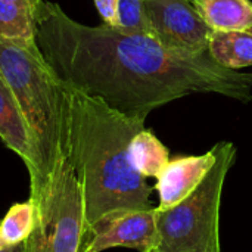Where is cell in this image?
Returning a JSON list of instances; mask_svg holds the SVG:
<instances>
[{
    "label": "cell",
    "mask_w": 252,
    "mask_h": 252,
    "mask_svg": "<svg viewBox=\"0 0 252 252\" xmlns=\"http://www.w3.org/2000/svg\"><path fill=\"white\" fill-rule=\"evenodd\" d=\"M236 149L232 142L217 143V159L201 185L168 210L157 207V252H221L219 221L226 176Z\"/></svg>",
    "instance_id": "277c9868"
},
{
    "label": "cell",
    "mask_w": 252,
    "mask_h": 252,
    "mask_svg": "<svg viewBox=\"0 0 252 252\" xmlns=\"http://www.w3.org/2000/svg\"><path fill=\"white\" fill-rule=\"evenodd\" d=\"M157 242V207L128 210L94 226L87 233L83 252H102L118 247L148 252L155 250Z\"/></svg>",
    "instance_id": "52a82bcc"
},
{
    "label": "cell",
    "mask_w": 252,
    "mask_h": 252,
    "mask_svg": "<svg viewBox=\"0 0 252 252\" xmlns=\"http://www.w3.org/2000/svg\"><path fill=\"white\" fill-rule=\"evenodd\" d=\"M208 52L221 66L242 69L252 66V31H214L210 35Z\"/></svg>",
    "instance_id": "7c38bea8"
},
{
    "label": "cell",
    "mask_w": 252,
    "mask_h": 252,
    "mask_svg": "<svg viewBox=\"0 0 252 252\" xmlns=\"http://www.w3.org/2000/svg\"><path fill=\"white\" fill-rule=\"evenodd\" d=\"M35 223L25 252H83L87 238L84 193L69 155L63 157L34 198Z\"/></svg>",
    "instance_id": "5b68a950"
},
{
    "label": "cell",
    "mask_w": 252,
    "mask_h": 252,
    "mask_svg": "<svg viewBox=\"0 0 252 252\" xmlns=\"http://www.w3.org/2000/svg\"><path fill=\"white\" fill-rule=\"evenodd\" d=\"M128 158L131 167L145 179L158 177L170 162L168 149L146 127L142 128L130 142Z\"/></svg>",
    "instance_id": "4fadbf2b"
},
{
    "label": "cell",
    "mask_w": 252,
    "mask_h": 252,
    "mask_svg": "<svg viewBox=\"0 0 252 252\" xmlns=\"http://www.w3.org/2000/svg\"><path fill=\"white\" fill-rule=\"evenodd\" d=\"M0 139L25 164L27 170L32 161L31 139L27 123L9 84L0 75Z\"/></svg>",
    "instance_id": "30bf717a"
},
{
    "label": "cell",
    "mask_w": 252,
    "mask_h": 252,
    "mask_svg": "<svg viewBox=\"0 0 252 252\" xmlns=\"http://www.w3.org/2000/svg\"><path fill=\"white\" fill-rule=\"evenodd\" d=\"M68 99V155L83 186L87 233L115 214L154 208L152 188L128 158L130 142L145 128V120L72 89Z\"/></svg>",
    "instance_id": "7a4b0ae2"
},
{
    "label": "cell",
    "mask_w": 252,
    "mask_h": 252,
    "mask_svg": "<svg viewBox=\"0 0 252 252\" xmlns=\"http://www.w3.org/2000/svg\"><path fill=\"white\" fill-rule=\"evenodd\" d=\"M148 252H157L155 250H151V251H148Z\"/></svg>",
    "instance_id": "ffe728a7"
},
{
    "label": "cell",
    "mask_w": 252,
    "mask_h": 252,
    "mask_svg": "<svg viewBox=\"0 0 252 252\" xmlns=\"http://www.w3.org/2000/svg\"><path fill=\"white\" fill-rule=\"evenodd\" d=\"M35 18L15 0H0V44L43 58L35 38Z\"/></svg>",
    "instance_id": "9c48e42d"
},
{
    "label": "cell",
    "mask_w": 252,
    "mask_h": 252,
    "mask_svg": "<svg viewBox=\"0 0 252 252\" xmlns=\"http://www.w3.org/2000/svg\"><path fill=\"white\" fill-rule=\"evenodd\" d=\"M0 252H25V250H24V244H19V245H15V247H7V248L1 250Z\"/></svg>",
    "instance_id": "ac0fdd59"
},
{
    "label": "cell",
    "mask_w": 252,
    "mask_h": 252,
    "mask_svg": "<svg viewBox=\"0 0 252 252\" xmlns=\"http://www.w3.org/2000/svg\"><path fill=\"white\" fill-rule=\"evenodd\" d=\"M201 18L214 31H251V0H193Z\"/></svg>",
    "instance_id": "8fae6325"
},
{
    "label": "cell",
    "mask_w": 252,
    "mask_h": 252,
    "mask_svg": "<svg viewBox=\"0 0 252 252\" xmlns=\"http://www.w3.org/2000/svg\"><path fill=\"white\" fill-rule=\"evenodd\" d=\"M35 223V205L31 199L13 204L0 220V235L7 247L24 244Z\"/></svg>",
    "instance_id": "5bb4252c"
},
{
    "label": "cell",
    "mask_w": 252,
    "mask_h": 252,
    "mask_svg": "<svg viewBox=\"0 0 252 252\" xmlns=\"http://www.w3.org/2000/svg\"><path fill=\"white\" fill-rule=\"evenodd\" d=\"M0 75L15 94L28 127L32 149L30 198H34L56 164L68 155V89L43 58L3 44Z\"/></svg>",
    "instance_id": "3957f363"
},
{
    "label": "cell",
    "mask_w": 252,
    "mask_h": 252,
    "mask_svg": "<svg viewBox=\"0 0 252 252\" xmlns=\"http://www.w3.org/2000/svg\"><path fill=\"white\" fill-rule=\"evenodd\" d=\"M103 24L117 27V7L118 0H93Z\"/></svg>",
    "instance_id": "2e32d148"
},
{
    "label": "cell",
    "mask_w": 252,
    "mask_h": 252,
    "mask_svg": "<svg viewBox=\"0 0 252 252\" xmlns=\"http://www.w3.org/2000/svg\"><path fill=\"white\" fill-rule=\"evenodd\" d=\"M154 38L183 53L208 52L213 30L190 0H145Z\"/></svg>",
    "instance_id": "8992f818"
},
{
    "label": "cell",
    "mask_w": 252,
    "mask_h": 252,
    "mask_svg": "<svg viewBox=\"0 0 252 252\" xmlns=\"http://www.w3.org/2000/svg\"><path fill=\"white\" fill-rule=\"evenodd\" d=\"M15 1H18L21 6H24L34 18H37L38 12H40L41 6L44 3V0H15Z\"/></svg>",
    "instance_id": "e0dca14e"
},
{
    "label": "cell",
    "mask_w": 252,
    "mask_h": 252,
    "mask_svg": "<svg viewBox=\"0 0 252 252\" xmlns=\"http://www.w3.org/2000/svg\"><path fill=\"white\" fill-rule=\"evenodd\" d=\"M217 159V145L202 155L170 159L158 174L154 189L159 195V210H168L186 199L205 179Z\"/></svg>",
    "instance_id": "ba28073f"
},
{
    "label": "cell",
    "mask_w": 252,
    "mask_h": 252,
    "mask_svg": "<svg viewBox=\"0 0 252 252\" xmlns=\"http://www.w3.org/2000/svg\"><path fill=\"white\" fill-rule=\"evenodd\" d=\"M251 31H252V30H251Z\"/></svg>",
    "instance_id": "7402d4cb"
},
{
    "label": "cell",
    "mask_w": 252,
    "mask_h": 252,
    "mask_svg": "<svg viewBox=\"0 0 252 252\" xmlns=\"http://www.w3.org/2000/svg\"><path fill=\"white\" fill-rule=\"evenodd\" d=\"M4 248H7V245L4 244V241H3V238H1V235H0V251L4 250Z\"/></svg>",
    "instance_id": "d6986e66"
},
{
    "label": "cell",
    "mask_w": 252,
    "mask_h": 252,
    "mask_svg": "<svg viewBox=\"0 0 252 252\" xmlns=\"http://www.w3.org/2000/svg\"><path fill=\"white\" fill-rule=\"evenodd\" d=\"M190 1H193V0H190Z\"/></svg>",
    "instance_id": "44dd1931"
},
{
    "label": "cell",
    "mask_w": 252,
    "mask_h": 252,
    "mask_svg": "<svg viewBox=\"0 0 252 252\" xmlns=\"http://www.w3.org/2000/svg\"><path fill=\"white\" fill-rule=\"evenodd\" d=\"M35 25L38 49L55 75L127 117L146 120L154 109L193 93L252 100V72L224 68L210 52H176L151 35L106 24L89 27L46 0Z\"/></svg>",
    "instance_id": "6da1fadb"
},
{
    "label": "cell",
    "mask_w": 252,
    "mask_h": 252,
    "mask_svg": "<svg viewBox=\"0 0 252 252\" xmlns=\"http://www.w3.org/2000/svg\"><path fill=\"white\" fill-rule=\"evenodd\" d=\"M117 28L131 32L154 37L149 18L146 15L145 0H118Z\"/></svg>",
    "instance_id": "9a60e30c"
}]
</instances>
